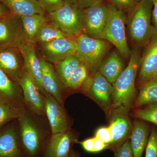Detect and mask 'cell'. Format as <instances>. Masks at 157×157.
Returning a JSON list of instances; mask_svg holds the SVG:
<instances>
[{
    "label": "cell",
    "instance_id": "obj_1",
    "mask_svg": "<svg viewBox=\"0 0 157 157\" xmlns=\"http://www.w3.org/2000/svg\"><path fill=\"white\" fill-rule=\"evenodd\" d=\"M140 48H136L132 51L128 66L112 84L110 110L120 107L130 110L133 107L137 96L135 81L141 62Z\"/></svg>",
    "mask_w": 157,
    "mask_h": 157
},
{
    "label": "cell",
    "instance_id": "obj_2",
    "mask_svg": "<svg viewBox=\"0 0 157 157\" xmlns=\"http://www.w3.org/2000/svg\"><path fill=\"white\" fill-rule=\"evenodd\" d=\"M153 7V0H141L127 14L129 35L137 48L144 47L157 33L151 24Z\"/></svg>",
    "mask_w": 157,
    "mask_h": 157
},
{
    "label": "cell",
    "instance_id": "obj_3",
    "mask_svg": "<svg viewBox=\"0 0 157 157\" xmlns=\"http://www.w3.org/2000/svg\"><path fill=\"white\" fill-rule=\"evenodd\" d=\"M21 147L25 157H42L48 140L30 112L23 109L18 118Z\"/></svg>",
    "mask_w": 157,
    "mask_h": 157
},
{
    "label": "cell",
    "instance_id": "obj_4",
    "mask_svg": "<svg viewBox=\"0 0 157 157\" xmlns=\"http://www.w3.org/2000/svg\"><path fill=\"white\" fill-rule=\"evenodd\" d=\"M126 19L125 13L108 3V20L102 39L114 45L122 56L128 59L132 51L126 34Z\"/></svg>",
    "mask_w": 157,
    "mask_h": 157
},
{
    "label": "cell",
    "instance_id": "obj_5",
    "mask_svg": "<svg viewBox=\"0 0 157 157\" xmlns=\"http://www.w3.org/2000/svg\"><path fill=\"white\" fill-rule=\"evenodd\" d=\"M75 55L89 66L92 72L98 67L111 48V44L105 39H96L82 34L75 39Z\"/></svg>",
    "mask_w": 157,
    "mask_h": 157
},
{
    "label": "cell",
    "instance_id": "obj_6",
    "mask_svg": "<svg viewBox=\"0 0 157 157\" xmlns=\"http://www.w3.org/2000/svg\"><path fill=\"white\" fill-rule=\"evenodd\" d=\"M83 11L78 5L64 3L48 16L62 32L76 39L82 34Z\"/></svg>",
    "mask_w": 157,
    "mask_h": 157
},
{
    "label": "cell",
    "instance_id": "obj_7",
    "mask_svg": "<svg viewBox=\"0 0 157 157\" xmlns=\"http://www.w3.org/2000/svg\"><path fill=\"white\" fill-rule=\"evenodd\" d=\"M108 18V3L103 0L83 9L82 34L102 39Z\"/></svg>",
    "mask_w": 157,
    "mask_h": 157
},
{
    "label": "cell",
    "instance_id": "obj_8",
    "mask_svg": "<svg viewBox=\"0 0 157 157\" xmlns=\"http://www.w3.org/2000/svg\"><path fill=\"white\" fill-rule=\"evenodd\" d=\"M37 54L43 59L54 65L71 56L75 55V39L63 38L36 44Z\"/></svg>",
    "mask_w": 157,
    "mask_h": 157
},
{
    "label": "cell",
    "instance_id": "obj_9",
    "mask_svg": "<svg viewBox=\"0 0 157 157\" xmlns=\"http://www.w3.org/2000/svg\"><path fill=\"white\" fill-rule=\"evenodd\" d=\"M26 42L21 16L10 13L0 17V48H19Z\"/></svg>",
    "mask_w": 157,
    "mask_h": 157
},
{
    "label": "cell",
    "instance_id": "obj_10",
    "mask_svg": "<svg viewBox=\"0 0 157 157\" xmlns=\"http://www.w3.org/2000/svg\"><path fill=\"white\" fill-rule=\"evenodd\" d=\"M130 109L120 107L111 109L109 127L112 136V142L107 148L113 151L131 137L132 124L129 116Z\"/></svg>",
    "mask_w": 157,
    "mask_h": 157
},
{
    "label": "cell",
    "instance_id": "obj_11",
    "mask_svg": "<svg viewBox=\"0 0 157 157\" xmlns=\"http://www.w3.org/2000/svg\"><path fill=\"white\" fill-rule=\"evenodd\" d=\"M94 101L106 113H109L112 105V84L107 81L98 70L93 72L83 86Z\"/></svg>",
    "mask_w": 157,
    "mask_h": 157
},
{
    "label": "cell",
    "instance_id": "obj_12",
    "mask_svg": "<svg viewBox=\"0 0 157 157\" xmlns=\"http://www.w3.org/2000/svg\"><path fill=\"white\" fill-rule=\"evenodd\" d=\"M17 82L22 90L25 106L34 114L43 115L45 113L44 96L33 78L25 71Z\"/></svg>",
    "mask_w": 157,
    "mask_h": 157
},
{
    "label": "cell",
    "instance_id": "obj_13",
    "mask_svg": "<svg viewBox=\"0 0 157 157\" xmlns=\"http://www.w3.org/2000/svg\"><path fill=\"white\" fill-rule=\"evenodd\" d=\"M44 103L45 113L48 118L52 134L68 131L69 118L63 105L49 94L44 96Z\"/></svg>",
    "mask_w": 157,
    "mask_h": 157
},
{
    "label": "cell",
    "instance_id": "obj_14",
    "mask_svg": "<svg viewBox=\"0 0 157 157\" xmlns=\"http://www.w3.org/2000/svg\"><path fill=\"white\" fill-rule=\"evenodd\" d=\"M0 68L10 78L18 82L25 71L24 61L19 48H0Z\"/></svg>",
    "mask_w": 157,
    "mask_h": 157
},
{
    "label": "cell",
    "instance_id": "obj_15",
    "mask_svg": "<svg viewBox=\"0 0 157 157\" xmlns=\"http://www.w3.org/2000/svg\"><path fill=\"white\" fill-rule=\"evenodd\" d=\"M0 102L16 109L25 106L21 88L0 68Z\"/></svg>",
    "mask_w": 157,
    "mask_h": 157
},
{
    "label": "cell",
    "instance_id": "obj_16",
    "mask_svg": "<svg viewBox=\"0 0 157 157\" xmlns=\"http://www.w3.org/2000/svg\"><path fill=\"white\" fill-rule=\"evenodd\" d=\"M18 48L23 57L25 71L33 78L42 94L45 97L48 95V94L42 84V67L36 50V45L27 41Z\"/></svg>",
    "mask_w": 157,
    "mask_h": 157
},
{
    "label": "cell",
    "instance_id": "obj_17",
    "mask_svg": "<svg viewBox=\"0 0 157 157\" xmlns=\"http://www.w3.org/2000/svg\"><path fill=\"white\" fill-rule=\"evenodd\" d=\"M144 48L137 79L139 85L157 77V33Z\"/></svg>",
    "mask_w": 157,
    "mask_h": 157
},
{
    "label": "cell",
    "instance_id": "obj_18",
    "mask_svg": "<svg viewBox=\"0 0 157 157\" xmlns=\"http://www.w3.org/2000/svg\"><path fill=\"white\" fill-rule=\"evenodd\" d=\"M42 71V84L47 93L52 96L63 105L64 99V85L56 73L53 64L40 59Z\"/></svg>",
    "mask_w": 157,
    "mask_h": 157
},
{
    "label": "cell",
    "instance_id": "obj_19",
    "mask_svg": "<svg viewBox=\"0 0 157 157\" xmlns=\"http://www.w3.org/2000/svg\"><path fill=\"white\" fill-rule=\"evenodd\" d=\"M76 140V137L69 130L52 134L42 157H69L71 147Z\"/></svg>",
    "mask_w": 157,
    "mask_h": 157
},
{
    "label": "cell",
    "instance_id": "obj_20",
    "mask_svg": "<svg viewBox=\"0 0 157 157\" xmlns=\"http://www.w3.org/2000/svg\"><path fill=\"white\" fill-rule=\"evenodd\" d=\"M18 133L14 124L0 132V157H25Z\"/></svg>",
    "mask_w": 157,
    "mask_h": 157
},
{
    "label": "cell",
    "instance_id": "obj_21",
    "mask_svg": "<svg viewBox=\"0 0 157 157\" xmlns=\"http://www.w3.org/2000/svg\"><path fill=\"white\" fill-rule=\"evenodd\" d=\"M134 121L130 141L134 157H142L146 148L150 135V128L146 121Z\"/></svg>",
    "mask_w": 157,
    "mask_h": 157
},
{
    "label": "cell",
    "instance_id": "obj_22",
    "mask_svg": "<svg viewBox=\"0 0 157 157\" xmlns=\"http://www.w3.org/2000/svg\"><path fill=\"white\" fill-rule=\"evenodd\" d=\"M124 64L119 55L113 52L103 59L98 71L104 78L113 84L125 69Z\"/></svg>",
    "mask_w": 157,
    "mask_h": 157
},
{
    "label": "cell",
    "instance_id": "obj_23",
    "mask_svg": "<svg viewBox=\"0 0 157 157\" xmlns=\"http://www.w3.org/2000/svg\"><path fill=\"white\" fill-rule=\"evenodd\" d=\"M11 13L20 16L45 14L43 7L38 0H0Z\"/></svg>",
    "mask_w": 157,
    "mask_h": 157
},
{
    "label": "cell",
    "instance_id": "obj_24",
    "mask_svg": "<svg viewBox=\"0 0 157 157\" xmlns=\"http://www.w3.org/2000/svg\"><path fill=\"white\" fill-rule=\"evenodd\" d=\"M157 103V77L140 84L139 91L134 102V108Z\"/></svg>",
    "mask_w": 157,
    "mask_h": 157
},
{
    "label": "cell",
    "instance_id": "obj_25",
    "mask_svg": "<svg viewBox=\"0 0 157 157\" xmlns=\"http://www.w3.org/2000/svg\"><path fill=\"white\" fill-rule=\"evenodd\" d=\"M23 27L27 42L35 44L37 33L43 24L49 20L45 14H36L21 16Z\"/></svg>",
    "mask_w": 157,
    "mask_h": 157
},
{
    "label": "cell",
    "instance_id": "obj_26",
    "mask_svg": "<svg viewBox=\"0 0 157 157\" xmlns=\"http://www.w3.org/2000/svg\"><path fill=\"white\" fill-rule=\"evenodd\" d=\"M82 61L76 55L68 57L54 64L55 69L61 81L68 88L73 71Z\"/></svg>",
    "mask_w": 157,
    "mask_h": 157
},
{
    "label": "cell",
    "instance_id": "obj_27",
    "mask_svg": "<svg viewBox=\"0 0 157 157\" xmlns=\"http://www.w3.org/2000/svg\"><path fill=\"white\" fill-rule=\"evenodd\" d=\"M63 38L74 39L62 32L49 19L48 21L43 24L39 29L36 36L35 43L36 44L37 43H45Z\"/></svg>",
    "mask_w": 157,
    "mask_h": 157
},
{
    "label": "cell",
    "instance_id": "obj_28",
    "mask_svg": "<svg viewBox=\"0 0 157 157\" xmlns=\"http://www.w3.org/2000/svg\"><path fill=\"white\" fill-rule=\"evenodd\" d=\"M91 70L89 66L82 62L73 71L69 81L68 88L73 90H78L83 87L90 77Z\"/></svg>",
    "mask_w": 157,
    "mask_h": 157
},
{
    "label": "cell",
    "instance_id": "obj_29",
    "mask_svg": "<svg viewBox=\"0 0 157 157\" xmlns=\"http://www.w3.org/2000/svg\"><path fill=\"white\" fill-rule=\"evenodd\" d=\"M132 115L136 118L154 124L157 127V103L136 108L132 111Z\"/></svg>",
    "mask_w": 157,
    "mask_h": 157
},
{
    "label": "cell",
    "instance_id": "obj_30",
    "mask_svg": "<svg viewBox=\"0 0 157 157\" xmlns=\"http://www.w3.org/2000/svg\"><path fill=\"white\" fill-rule=\"evenodd\" d=\"M23 109H16L0 102V128L10 121L18 119Z\"/></svg>",
    "mask_w": 157,
    "mask_h": 157
},
{
    "label": "cell",
    "instance_id": "obj_31",
    "mask_svg": "<svg viewBox=\"0 0 157 157\" xmlns=\"http://www.w3.org/2000/svg\"><path fill=\"white\" fill-rule=\"evenodd\" d=\"M145 157H157V127L151 131L148 142L145 148Z\"/></svg>",
    "mask_w": 157,
    "mask_h": 157
},
{
    "label": "cell",
    "instance_id": "obj_32",
    "mask_svg": "<svg viewBox=\"0 0 157 157\" xmlns=\"http://www.w3.org/2000/svg\"><path fill=\"white\" fill-rule=\"evenodd\" d=\"M108 3L127 14L132 11L137 4L134 0H106Z\"/></svg>",
    "mask_w": 157,
    "mask_h": 157
},
{
    "label": "cell",
    "instance_id": "obj_33",
    "mask_svg": "<svg viewBox=\"0 0 157 157\" xmlns=\"http://www.w3.org/2000/svg\"><path fill=\"white\" fill-rule=\"evenodd\" d=\"M41 4L45 13L48 14L56 11L63 6V0H38Z\"/></svg>",
    "mask_w": 157,
    "mask_h": 157
},
{
    "label": "cell",
    "instance_id": "obj_34",
    "mask_svg": "<svg viewBox=\"0 0 157 157\" xmlns=\"http://www.w3.org/2000/svg\"><path fill=\"white\" fill-rule=\"evenodd\" d=\"M114 152L115 157H134L131 141L129 140L124 142Z\"/></svg>",
    "mask_w": 157,
    "mask_h": 157
},
{
    "label": "cell",
    "instance_id": "obj_35",
    "mask_svg": "<svg viewBox=\"0 0 157 157\" xmlns=\"http://www.w3.org/2000/svg\"><path fill=\"white\" fill-rule=\"evenodd\" d=\"M95 137H98L107 145V147L112 142V136L109 126L101 127L97 130Z\"/></svg>",
    "mask_w": 157,
    "mask_h": 157
},
{
    "label": "cell",
    "instance_id": "obj_36",
    "mask_svg": "<svg viewBox=\"0 0 157 157\" xmlns=\"http://www.w3.org/2000/svg\"><path fill=\"white\" fill-rule=\"evenodd\" d=\"M79 143L86 151L88 152H95L94 137L88 138Z\"/></svg>",
    "mask_w": 157,
    "mask_h": 157
},
{
    "label": "cell",
    "instance_id": "obj_37",
    "mask_svg": "<svg viewBox=\"0 0 157 157\" xmlns=\"http://www.w3.org/2000/svg\"><path fill=\"white\" fill-rule=\"evenodd\" d=\"M94 139L95 152L102 151L105 148H107V144L101 139L96 137H94Z\"/></svg>",
    "mask_w": 157,
    "mask_h": 157
},
{
    "label": "cell",
    "instance_id": "obj_38",
    "mask_svg": "<svg viewBox=\"0 0 157 157\" xmlns=\"http://www.w3.org/2000/svg\"><path fill=\"white\" fill-rule=\"evenodd\" d=\"M101 1L103 0H78V5L81 9H84Z\"/></svg>",
    "mask_w": 157,
    "mask_h": 157
},
{
    "label": "cell",
    "instance_id": "obj_39",
    "mask_svg": "<svg viewBox=\"0 0 157 157\" xmlns=\"http://www.w3.org/2000/svg\"><path fill=\"white\" fill-rule=\"evenodd\" d=\"M153 7L152 11L151 21L157 33V0H153Z\"/></svg>",
    "mask_w": 157,
    "mask_h": 157
},
{
    "label": "cell",
    "instance_id": "obj_40",
    "mask_svg": "<svg viewBox=\"0 0 157 157\" xmlns=\"http://www.w3.org/2000/svg\"><path fill=\"white\" fill-rule=\"evenodd\" d=\"M11 13L9 9L0 2V17L6 16Z\"/></svg>",
    "mask_w": 157,
    "mask_h": 157
},
{
    "label": "cell",
    "instance_id": "obj_41",
    "mask_svg": "<svg viewBox=\"0 0 157 157\" xmlns=\"http://www.w3.org/2000/svg\"><path fill=\"white\" fill-rule=\"evenodd\" d=\"M65 3L73 5H78V0H63Z\"/></svg>",
    "mask_w": 157,
    "mask_h": 157
},
{
    "label": "cell",
    "instance_id": "obj_42",
    "mask_svg": "<svg viewBox=\"0 0 157 157\" xmlns=\"http://www.w3.org/2000/svg\"><path fill=\"white\" fill-rule=\"evenodd\" d=\"M76 154L75 153V152L73 151H71V153H70V156L69 157H75V155H76Z\"/></svg>",
    "mask_w": 157,
    "mask_h": 157
},
{
    "label": "cell",
    "instance_id": "obj_43",
    "mask_svg": "<svg viewBox=\"0 0 157 157\" xmlns=\"http://www.w3.org/2000/svg\"><path fill=\"white\" fill-rule=\"evenodd\" d=\"M134 1H135V2H140V1H141V0H134Z\"/></svg>",
    "mask_w": 157,
    "mask_h": 157
},
{
    "label": "cell",
    "instance_id": "obj_44",
    "mask_svg": "<svg viewBox=\"0 0 157 157\" xmlns=\"http://www.w3.org/2000/svg\"><path fill=\"white\" fill-rule=\"evenodd\" d=\"M75 157H79L77 155H76H76H75Z\"/></svg>",
    "mask_w": 157,
    "mask_h": 157
}]
</instances>
